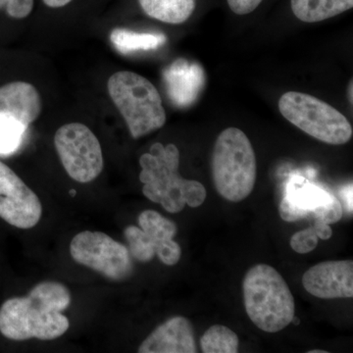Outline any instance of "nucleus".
<instances>
[{
  "label": "nucleus",
  "mask_w": 353,
  "mask_h": 353,
  "mask_svg": "<svg viewBox=\"0 0 353 353\" xmlns=\"http://www.w3.org/2000/svg\"><path fill=\"white\" fill-rule=\"evenodd\" d=\"M352 90H353V88H352V82H350V88H348V101H350V103H352V101H353Z\"/></svg>",
  "instance_id": "nucleus-29"
},
{
  "label": "nucleus",
  "mask_w": 353,
  "mask_h": 353,
  "mask_svg": "<svg viewBox=\"0 0 353 353\" xmlns=\"http://www.w3.org/2000/svg\"><path fill=\"white\" fill-rule=\"evenodd\" d=\"M318 238L314 229L309 227L303 231L296 232L290 239V246L294 252L299 254H306L310 253L317 248Z\"/></svg>",
  "instance_id": "nucleus-20"
},
{
  "label": "nucleus",
  "mask_w": 353,
  "mask_h": 353,
  "mask_svg": "<svg viewBox=\"0 0 353 353\" xmlns=\"http://www.w3.org/2000/svg\"><path fill=\"white\" fill-rule=\"evenodd\" d=\"M54 145L67 174L79 183H90L101 175L103 155L101 143L90 128L70 123L57 130Z\"/></svg>",
  "instance_id": "nucleus-7"
},
{
  "label": "nucleus",
  "mask_w": 353,
  "mask_h": 353,
  "mask_svg": "<svg viewBox=\"0 0 353 353\" xmlns=\"http://www.w3.org/2000/svg\"><path fill=\"white\" fill-rule=\"evenodd\" d=\"M230 9L236 15L253 12L263 0H227Z\"/></svg>",
  "instance_id": "nucleus-26"
},
{
  "label": "nucleus",
  "mask_w": 353,
  "mask_h": 353,
  "mask_svg": "<svg viewBox=\"0 0 353 353\" xmlns=\"http://www.w3.org/2000/svg\"><path fill=\"white\" fill-rule=\"evenodd\" d=\"M308 353H328L326 350H309Z\"/></svg>",
  "instance_id": "nucleus-31"
},
{
  "label": "nucleus",
  "mask_w": 353,
  "mask_h": 353,
  "mask_svg": "<svg viewBox=\"0 0 353 353\" xmlns=\"http://www.w3.org/2000/svg\"><path fill=\"white\" fill-rule=\"evenodd\" d=\"M70 194H71V196H76V190H72L71 192H70Z\"/></svg>",
  "instance_id": "nucleus-32"
},
{
  "label": "nucleus",
  "mask_w": 353,
  "mask_h": 353,
  "mask_svg": "<svg viewBox=\"0 0 353 353\" xmlns=\"http://www.w3.org/2000/svg\"><path fill=\"white\" fill-rule=\"evenodd\" d=\"M1 8H6L10 17L23 19L32 12L34 0H0V9Z\"/></svg>",
  "instance_id": "nucleus-24"
},
{
  "label": "nucleus",
  "mask_w": 353,
  "mask_h": 353,
  "mask_svg": "<svg viewBox=\"0 0 353 353\" xmlns=\"http://www.w3.org/2000/svg\"><path fill=\"white\" fill-rule=\"evenodd\" d=\"M243 290L246 313L257 328L274 334L289 326L296 304L289 285L275 268L255 265L246 272Z\"/></svg>",
  "instance_id": "nucleus-2"
},
{
  "label": "nucleus",
  "mask_w": 353,
  "mask_h": 353,
  "mask_svg": "<svg viewBox=\"0 0 353 353\" xmlns=\"http://www.w3.org/2000/svg\"><path fill=\"white\" fill-rule=\"evenodd\" d=\"M70 253L77 263L109 280H126L134 271L127 246L102 232L83 231L76 234L70 243Z\"/></svg>",
  "instance_id": "nucleus-8"
},
{
  "label": "nucleus",
  "mask_w": 353,
  "mask_h": 353,
  "mask_svg": "<svg viewBox=\"0 0 353 353\" xmlns=\"http://www.w3.org/2000/svg\"><path fill=\"white\" fill-rule=\"evenodd\" d=\"M141 172L139 180L143 183V194L150 201L160 203L167 192L182 187L185 179L179 174L180 152L173 143H154L150 153L139 158Z\"/></svg>",
  "instance_id": "nucleus-10"
},
{
  "label": "nucleus",
  "mask_w": 353,
  "mask_h": 353,
  "mask_svg": "<svg viewBox=\"0 0 353 353\" xmlns=\"http://www.w3.org/2000/svg\"><path fill=\"white\" fill-rule=\"evenodd\" d=\"M139 2L150 18L173 25L185 23L196 9V0H139Z\"/></svg>",
  "instance_id": "nucleus-15"
},
{
  "label": "nucleus",
  "mask_w": 353,
  "mask_h": 353,
  "mask_svg": "<svg viewBox=\"0 0 353 353\" xmlns=\"http://www.w3.org/2000/svg\"><path fill=\"white\" fill-rule=\"evenodd\" d=\"M110 39L114 48L124 55L157 50L167 41L162 32H139L122 28L114 29Z\"/></svg>",
  "instance_id": "nucleus-16"
},
{
  "label": "nucleus",
  "mask_w": 353,
  "mask_h": 353,
  "mask_svg": "<svg viewBox=\"0 0 353 353\" xmlns=\"http://www.w3.org/2000/svg\"><path fill=\"white\" fill-rule=\"evenodd\" d=\"M314 229L316 234L320 240L327 241L330 240L333 236V230L331 226L324 221L320 219H315L314 225L312 226Z\"/></svg>",
  "instance_id": "nucleus-27"
},
{
  "label": "nucleus",
  "mask_w": 353,
  "mask_h": 353,
  "mask_svg": "<svg viewBox=\"0 0 353 353\" xmlns=\"http://www.w3.org/2000/svg\"><path fill=\"white\" fill-rule=\"evenodd\" d=\"M139 228L155 241L170 240L178 232L175 222L167 219L154 210H145L139 216Z\"/></svg>",
  "instance_id": "nucleus-19"
},
{
  "label": "nucleus",
  "mask_w": 353,
  "mask_h": 353,
  "mask_svg": "<svg viewBox=\"0 0 353 353\" xmlns=\"http://www.w3.org/2000/svg\"><path fill=\"white\" fill-rule=\"evenodd\" d=\"M41 112V94L32 83L12 82L0 87V152L16 150Z\"/></svg>",
  "instance_id": "nucleus-6"
},
{
  "label": "nucleus",
  "mask_w": 353,
  "mask_h": 353,
  "mask_svg": "<svg viewBox=\"0 0 353 353\" xmlns=\"http://www.w3.org/2000/svg\"><path fill=\"white\" fill-rule=\"evenodd\" d=\"M139 353H196V338L192 323L174 316L157 327L139 345Z\"/></svg>",
  "instance_id": "nucleus-13"
},
{
  "label": "nucleus",
  "mask_w": 353,
  "mask_h": 353,
  "mask_svg": "<svg viewBox=\"0 0 353 353\" xmlns=\"http://www.w3.org/2000/svg\"><path fill=\"white\" fill-rule=\"evenodd\" d=\"M303 285L308 294L319 299L352 297V260H336L316 264L304 273Z\"/></svg>",
  "instance_id": "nucleus-11"
},
{
  "label": "nucleus",
  "mask_w": 353,
  "mask_h": 353,
  "mask_svg": "<svg viewBox=\"0 0 353 353\" xmlns=\"http://www.w3.org/2000/svg\"><path fill=\"white\" fill-rule=\"evenodd\" d=\"M212 178L215 189L228 201H245L256 182V157L248 136L238 128H228L213 148Z\"/></svg>",
  "instance_id": "nucleus-3"
},
{
  "label": "nucleus",
  "mask_w": 353,
  "mask_h": 353,
  "mask_svg": "<svg viewBox=\"0 0 353 353\" xmlns=\"http://www.w3.org/2000/svg\"><path fill=\"white\" fill-rule=\"evenodd\" d=\"M183 199L190 208H196L205 201L208 192L201 183L194 180H187L183 187Z\"/></svg>",
  "instance_id": "nucleus-23"
},
{
  "label": "nucleus",
  "mask_w": 353,
  "mask_h": 353,
  "mask_svg": "<svg viewBox=\"0 0 353 353\" xmlns=\"http://www.w3.org/2000/svg\"><path fill=\"white\" fill-rule=\"evenodd\" d=\"M239 347L238 334L223 325L211 326L201 339V348L204 353H236Z\"/></svg>",
  "instance_id": "nucleus-17"
},
{
  "label": "nucleus",
  "mask_w": 353,
  "mask_h": 353,
  "mask_svg": "<svg viewBox=\"0 0 353 353\" xmlns=\"http://www.w3.org/2000/svg\"><path fill=\"white\" fill-rule=\"evenodd\" d=\"M279 213H280L281 218L285 222H296V221L304 219V218L310 216L308 211L296 208L285 196L282 199L280 206H279Z\"/></svg>",
  "instance_id": "nucleus-25"
},
{
  "label": "nucleus",
  "mask_w": 353,
  "mask_h": 353,
  "mask_svg": "<svg viewBox=\"0 0 353 353\" xmlns=\"http://www.w3.org/2000/svg\"><path fill=\"white\" fill-rule=\"evenodd\" d=\"M290 323H292L294 326H297V325H299V323H301V320H299V318H297L296 316H294V317L292 318V322Z\"/></svg>",
  "instance_id": "nucleus-30"
},
{
  "label": "nucleus",
  "mask_w": 353,
  "mask_h": 353,
  "mask_svg": "<svg viewBox=\"0 0 353 353\" xmlns=\"http://www.w3.org/2000/svg\"><path fill=\"white\" fill-rule=\"evenodd\" d=\"M71 292L61 283L46 281L34 285L27 296L7 299L0 307V333L12 341L57 340L70 327L63 314Z\"/></svg>",
  "instance_id": "nucleus-1"
},
{
  "label": "nucleus",
  "mask_w": 353,
  "mask_h": 353,
  "mask_svg": "<svg viewBox=\"0 0 353 353\" xmlns=\"http://www.w3.org/2000/svg\"><path fill=\"white\" fill-rule=\"evenodd\" d=\"M315 219L324 221L327 224H334L343 218V206L336 196L332 194L326 203L318 206L311 212Z\"/></svg>",
  "instance_id": "nucleus-21"
},
{
  "label": "nucleus",
  "mask_w": 353,
  "mask_h": 353,
  "mask_svg": "<svg viewBox=\"0 0 353 353\" xmlns=\"http://www.w3.org/2000/svg\"><path fill=\"white\" fill-rule=\"evenodd\" d=\"M130 254L139 262L146 263L154 259L157 241L137 226H128L124 231Z\"/></svg>",
  "instance_id": "nucleus-18"
},
{
  "label": "nucleus",
  "mask_w": 353,
  "mask_h": 353,
  "mask_svg": "<svg viewBox=\"0 0 353 353\" xmlns=\"http://www.w3.org/2000/svg\"><path fill=\"white\" fill-rule=\"evenodd\" d=\"M39 196L10 168L0 161V218L11 226L32 229L41 220Z\"/></svg>",
  "instance_id": "nucleus-9"
},
{
  "label": "nucleus",
  "mask_w": 353,
  "mask_h": 353,
  "mask_svg": "<svg viewBox=\"0 0 353 353\" xmlns=\"http://www.w3.org/2000/svg\"><path fill=\"white\" fill-rule=\"evenodd\" d=\"M155 254L162 263L167 266H174L180 261L182 256V248L173 239L159 241L157 243Z\"/></svg>",
  "instance_id": "nucleus-22"
},
{
  "label": "nucleus",
  "mask_w": 353,
  "mask_h": 353,
  "mask_svg": "<svg viewBox=\"0 0 353 353\" xmlns=\"http://www.w3.org/2000/svg\"><path fill=\"white\" fill-rule=\"evenodd\" d=\"M108 88L132 139L148 136L164 126L167 117L161 97L145 77L134 72H117L109 78Z\"/></svg>",
  "instance_id": "nucleus-4"
},
{
  "label": "nucleus",
  "mask_w": 353,
  "mask_h": 353,
  "mask_svg": "<svg viewBox=\"0 0 353 353\" xmlns=\"http://www.w3.org/2000/svg\"><path fill=\"white\" fill-rule=\"evenodd\" d=\"M290 4L297 19L317 23L350 10L353 0H292Z\"/></svg>",
  "instance_id": "nucleus-14"
},
{
  "label": "nucleus",
  "mask_w": 353,
  "mask_h": 353,
  "mask_svg": "<svg viewBox=\"0 0 353 353\" xmlns=\"http://www.w3.org/2000/svg\"><path fill=\"white\" fill-rule=\"evenodd\" d=\"M44 4L51 8H60L69 4L72 0H43Z\"/></svg>",
  "instance_id": "nucleus-28"
},
{
  "label": "nucleus",
  "mask_w": 353,
  "mask_h": 353,
  "mask_svg": "<svg viewBox=\"0 0 353 353\" xmlns=\"http://www.w3.org/2000/svg\"><path fill=\"white\" fill-rule=\"evenodd\" d=\"M279 110L292 125L328 145H345L352 138V126L347 118L313 95L285 92L279 101Z\"/></svg>",
  "instance_id": "nucleus-5"
},
{
  "label": "nucleus",
  "mask_w": 353,
  "mask_h": 353,
  "mask_svg": "<svg viewBox=\"0 0 353 353\" xmlns=\"http://www.w3.org/2000/svg\"><path fill=\"white\" fill-rule=\"evenodd\" d=\"M167 95L176 108L192 105L199 99L205 85L203 68L196 62L179 58L168 65L162 73Z\"/></svg>",
  "instance_id": "nucleus-12"
}]
</instances>
